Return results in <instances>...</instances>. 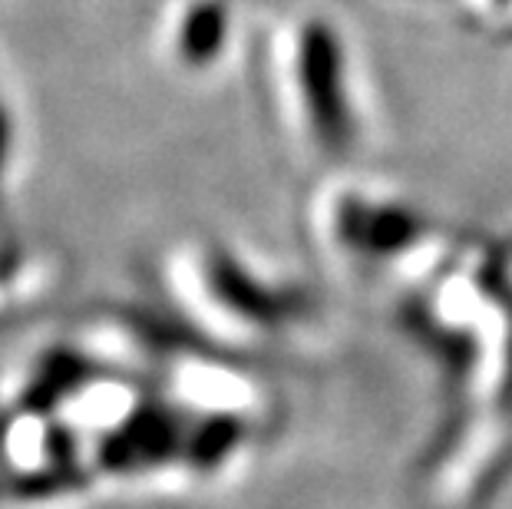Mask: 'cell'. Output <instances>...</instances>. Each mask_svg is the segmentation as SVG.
I'll use <instances>...</instances> for the list:
<instances>
[{
  "instance_id": "cell-4",
  "label": "cell",
  "mask_w": 512,
  "mask_h": 509,
  "mask_svg": "<svg viewBox=\"0 0 512 509\" xmlns=\"http://www.w3.org/2000/svg\"><path fill=\"white\" fill-rule=\"evenodd\" d=\"M311 235L351 281H407L443 242L417 202L370 179H331L311 202Z\"/></svg>"
},
{
  "instance_id": "cell-2",
  "label": "cell",
  "mask_w": 512,
  "mask_h": 509,
  "mask_svg": "<svg viewBox=\"0 0 512 509\" xmlns=\"http://www.w3.org/2000/svg\"><path fill=\"white\" fill-rule=\"evenodd\" d=\"M172 298L228 351H275L318 331L311 291L222 238H195L166 262Z\"/></svg>"
},
{
  "instance_id": "cell-3",
  "label": "cell",
  "mask_w": 512,
  "mask_h": 509,
  "mask_svg": "<svg viewBox=\"0 0 512 509\" xmlns=\"http://www.w3.org/2000/svg\"><path fill=\"white\" fill-rule=\"evenodd\" d=\"M268 93L288 146L314 162H347L364 146L367 106L347 37L304 17L268 37Z\"/></svg>"
},
{
  "instance_id": "cell-5",
  "label": "cell",
  "mask_w": 512,
  "mask_h": 509,
  "mask_svg": "<svg viewBox=\"0 0 512 509\" xmlns=\"http://www.w3.org/2000/svg\"><path fill=\"white\" fill-rule=\"evenodd\" d=\"M232 40V20H228L225 7L189 0L169 14L159 37V53L176 73L205 77L228 57Z\"/></svg>"
},
{
  "instance_id": "cell-1",
  "label": "cell",
  "mask_w": 512,
  "mask_h": 509,
  "mask_svg": "<svg viewBox=\"0 0 512 509\" xmlns=\"http://www.w3.org/2000/svg\"><path fill=\"white\" fill-rule=\"evenodd\" d=\"M407 278L400 324L473 410L512 404V288L489 245L440 242Z\"/></svg>"
}]
</instances>
